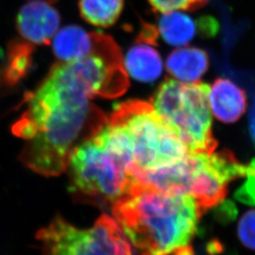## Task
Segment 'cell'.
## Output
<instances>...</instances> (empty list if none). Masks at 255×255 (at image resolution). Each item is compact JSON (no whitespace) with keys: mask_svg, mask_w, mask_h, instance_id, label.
I'll list each match as a JSON object with an SVG mask.
<instances>
[{"mask_svg":"<svg viewBox=\"0 0 255 255\" xmlns=\"http://www.w3.org/2000/svg\"><path fill=\"white\" fill-rule=\"evenodd\" d=\"M128 75L137 82L150 83L157 81L163 73V60L151 45L136 42L128 49L123 58Z\"/></svg>","mask_w":255,"mask_h":255,"instance_id":"8fae6325","label":"cell"},{"mask_svg":"<svg viewBox=\"0 0 255 255\" xmlns=\"http://www.w3.org/2000/svg\"><path fill=\"white\" fill-rule=\"evenodd\" d=\"M94 46L93 32H87L79 26H66L54 36L53 52L62 63L79 60L91 54Z\"/></svg>","mask_w":255,"mask_h":255,"instance_id":"7c38bea8","label":"cell"},{"mask_svg":"<svg viewBox=\"0 0 255 255\" xmlns=\"http://www.w3.org/2000/svg\"><path fill=\"white\" fill-rule=\"evenodd\" d=\"M43 1H46L47 3H53V2H56L57 0H43Z\"/></svg>","mask_w":255,"mask_h":255,"instance_id":"cb8c5ba5","label":"cell"},{"mask_svg":"<svg viewBox=\"0 0 255 255\" xmlns=\"http://www.w3.org/2000/svg\"><path fill=\"white\" fill-rule=\"evenodd\" d=\"M209 105L217 119L225 123H233L246 111V94L231 80L219 78L210 88Z\"/></svg>","mask_w":255,"mask_h":255,"instance_id":"9c48e42d","label":"cell"},{"mask_svg":"<svg viewBox=\"0 0 255 255\" xmlns=\"http://www.w3.org/2000/svg\"><path fill=\"white\" fill-rule=\"evenodd\" d=\"M125 0H80L82 18L95 27H110L119 20Z\"/></svg>","mask_w":255,"mask_h":255,"instance_id":"9a60e30c","label":"cell"},{"mask_svg":"<svg viewBox=\"0 0 255 255\" xmlns=\"http://www.w3.org/2000/svg\"><path fill=\"white\" fill-rule=\"evenodd\" d=\"M157 29L169 46H187L197 33V25L190 15L181 10L162 13L158 18Z\"/></svg>","mask_w":255,"mask_h":255,"instance_id":"4fadbf2b","label":"cell"},{"mask_svg":"<svg viewBox=\"0 0 255 255\" xmlns=\"http://www.w3.org/2000/svg\"><path fill=\"white\" fill-rule=\"evenodd\" d=\"M11 131L15 136L30 141L37 136L39 128L36 123L28 117L27 113H24L22 117L12 125Z\"/></svg>","mask_w":255,"mask_h":255,"instance_id":"d6986e66","label":"cell"},{"mask_svg":"<svg viewBox=\"0 0 255 255\" xmlns=\"http://www.w3.org/2000/svg\"><path fill=\"white\" fill-rule=\"evenodd\" d=\"M208 53L199 47L182 46L167 56L165 67L177 81L192 83L200 81L209 69Z\"/></svg>","mask_w":255,"mask_h":255,"instance_id":"30bf717a","label":"cell"},{"mask_svg":"<svg viewBox=\"0 0 255 255\" xmlns=\"http://www.w3.org/2000/svg\"><path fill=\"white\" fill-rule=\"evenodd\" d=\"M198 25L202 36H214L219 30L218 21L209 16L201 17Z\"/></svg>","mask_w":255,"mask_h":255,"instance_id":"44dd1931","label":"cell"},{"mask_svg":"<svg viewBox=\"0 0 255 255\" xmlns=\"http://www.w3.org/2000/svg\"><path fill=\"white\" fill-rule=\"evenodd\" d=\"M237 233L243 245L255 251V209L244 214L238 223Z\"/></svg>","mask_w":255,"mask_h":255,"instance_id":"e0dca14e","label":"cell"},{"mask_svg":"<svg viewBox=\"0 0 255 255\" xmlns=\"http://www.w3.org/2000/svg\"><path fill=\"white\" fill-rule=\"evenodd\" d=\"M247 181L236 192V199L243 203L255 205V159L246 165Z\"/></svg>","mask_w":255,"mask_h":255,"instance_id":"ac0fdd59","label":"cell"},{"mask_svg":"<svg viewBox=\"0 0 255 255\" xmlns=\"http://www.w3.org/2000/svg\"><path fill=\"white\" fill-rule=\"evenodd\" d=\"M34 46L27 42L15 39L9 43L7 62L1 70V81L7 86L17 84L29 71L32 64Z\"/></svg>","mask_w":255,"mask_h":255,"instance_id":"5bb4252c","label":"cell"},{"mask_svg":"<svg viewBox=\"0 0 255 255\" xmlns=\"http://www.w3.org/2000/svg\"><path fill=\"white\" fill-rule=\"evenodd\" d=\"M60 13L49 3L33 0L25 4L17 14L19 34L32 45H49L60 26Z\"/></svg>","mask_w":255,"mask_h":255,"instance_id":"ba28073f","label":"cell"},{"mask_svg":"<svg viewBox=\"0 0 255 255\" xmlns=\"http://www.w3.org/2000/svg\"><path fill=\"white\" fill-rule=\"evenodd\" d=\"M158 38H159V32L157 27L153 25L144 23L142 24V28L137 36L136 42L145 43L151 46H157Z\"/></svg>","mask_w":255,"mask_h":255,"instance_id":"ffe728a7","label":"cell"},{"mask_svg":"<svg viewBox=\"0 0 255 255\" xmlns=\"http://www.w3.org/2000/svg\"><path fill=\"white\" fill-rule=\"evenodd\" d=\"M90 99L52 66L29 97L26 113L36 123L39 132L22 151L21 160L27 167L45 176L65 171L76 144L91 139L108 123Z\"/></svg>","mask_w":255,"mask_h":255,"instance_id":"6da1fadb","label":"cell"},{"mask_svg":"<svg viewBox=\"0 0 255 255\" xmlns=\"http://www.w3.org/2000/svg\"><path fill=\"white\" fill-rule=\"evenodd\" d=\"M108 121L123 128L130 139L133 152L131 169L159 168L189 153L151 103L135 100L119 103Z\"/></svg>","mask_w":255,"mask_h":255,"instance_id":"5b68a950","label":"cell"},{"mask_svg":"<svg viewBox=\"0 0 255 255\" xmlns=\"http://www.w3.org/2000/svg\"><path fill=\"white\" fill-rule=\"evenodd\" d=\"M71 190L86 201L111 205L133 182L130 166L93 137L74 147L68 161Z\"/></svg>","mask_w":255,"mask_h":255,"instance_id":"8992f818","label":"cell"},{"mask_svg":"<svg viewBox=\"0 0 255 255\" xmlns=\"http://www.w3.org/2000/svg\"><path fill=\"white\" fill-rule=\"evenodd\" d=\"M112 210L141 255L189 246L203 213L191 197L158 191L135 179Z\"/></svg>","mask_w":255,"mask_h":255,"instance_id":"7a4b0ae2","label":"cell"},{"mask_svg":"<svg viewBox=\"0 0 255 255\" xmlns=\"http://www.w3.org/2000/svg\"><path fill=\"white\" fill-rule=\"evenodd\" d=\"M155 12L165 13L173 10L195 11L207 5L209 0H147Z\"/></svg>","mask_w":255,"mask_h":255,"instance_id":"2e32d148","label":"cell"},{"mask_svg":"<svg viewBox=\"0 0 255 255\" xmlns=\"http://www.w3.org/2000/svg\"><path fill=\"white\" fill-rule=\"evenodd\" d=\"M210 86L166 79L151 99L155 111L189 153L212 154L218 146L212 133Z\"/></svg>","mask_w":255,"mask_h":255,"instance_id":"277c9868","label":"cell"},{"mask_svg":"<svg viewBox=\"0 0 255 255\" xmlns=\"http://www.w3.org/2000/svg\"><path fill=\"white\" fill-rule=\"evenodd\" d=\"M194 255V252L192 250L191 247L186 246L182 247V248H179V249H176L173 250L169 253H166V254H163V255Z\"/></svg>","mask_w":255,"mask_h":255,"instance_id":"603a6c76","label":"cell"},{"mask_svg":"<svg viewBox=\"0 0 255 255\" xmlns=\"http://www.w3.org/2000/svg\"><path fill=\"white\" fill-rule=\"evenodd\" d=\"M44 255H132L119 223L102 215L94 226L80 230L58 217L39 231Z\"/></svg>","mask_w":255,"mask_h":255,"instance_id":"52a82bcc","label":"cell"},{"mask_svg":"<svg viewBox=\"0 0 255 255\" xmlns=\"http://www.w3.org/2000/svg\"><path fill=\"white\" fill-rule=\"evenodd\" d=\"M137 182L158 191L193 198L203 212L219 204L233 180L246 176V165L230 151L188 153L173 164L150 170L132 168Z\"/></svg>","mask_w":255,"mask_h":255,"instance_id":"3957f363","label":"cell"},{"mask_svg":"<svg viewBox=\"0 0 255 255\" xmlns=\"http://www.w3.org/2000/svg\"><path fill=\"white\" fill-rule=\"evenodd\" d=\"M250 130H251L252 138L255 144V99L253 102L251 113H250Z\"/></svg>","mask_w":255,"mask_h":255,"instance_id":"7402d4cb","label":"cell"}]
</instances>
